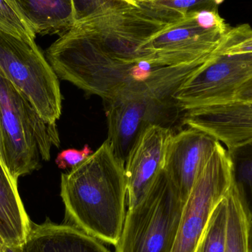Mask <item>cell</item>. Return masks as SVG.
<instances>
[{"mask_svg":"<svg viewBox=\"0 0 252 252\" xmlns=\"http://www.w3.org/2000/svg\"><path fill=\"white\" fill-rule=\"evenodd\" d=\"M76 22L138 4L136 0H72Z\"/></svg>","mask_w":252,"mask_h":252,"instance_id":"obj_18","label":"cell"},{"mask_svg":"<svg viewBox=\"0 0 252 252\" xmlns=\"http://www.w3.org/2000/svg\"><path fill=\"white\" fill-rule=\"evenodd\" d=\"M0 28L26 39L35 40L36 37L10 0H0Z\"/></svg>","mask_w":252,"mask_h":252,"instance_id":"obj_19","label":"cell"},{"mask_svg":"<svg viewBox=\"0 0 252 252\" xmlns=\"http://www.w3.org/2000/svg\"><path fill=\"white\" fill-rule=\"evenodd\" d=\"M248 250L249 252H252V219L250 221L248 229Z\"/></svg>","mask_w":252,"mask_h":252,"instance_id":"obj_24","label":"cell"},{"mask_svg":"<svg viewBox=\"0 0 252 252\" xmlns=\"http://www.w3.org/2000/svg\"><path fill=\"white\" fill-rule=\"evenodd\" d=\"M31 219L18 190V181L0 158V245L22 247L31 230Z\"/></svg>","mask_w":252,"mask_h":252,"instance_id":"obj_13","label":"cell"},{"mask_svg":"<svg viewBox=\"0 0 252 252\" xmlns=\"http://www.w3.org/2000/svg\"><path fill=\"white\" fill-rule=\"evenodd\" d=\"M0 247H1V245H0Z\"/></svg>","mask_w":252,"mask_h":252,"instance_id":"obj_28","label":"cell"},{"mask_svg":"<svg viewBox=\"0 0 252 252\" xmlns=\"http://www.w3.org/2000/svg\"><path fill=\"white\" fill-rule=\"evenodd\" d=\"M0 126L3 163L18 181L48 161L53 146H60L56 125L46 122L31 102L0 73Z\"/></svg>","mask_w":252,"mask_h":252,"instance_id":"obj_4","label":"cell"},{"mask_svg":"<svg viewBox=\"0 0 252 252\" xmlns=\"http://www.w3.org/2000/svg\"><path fill=\"white\" fill-rule=\"evenodd\" d=\"M226 198L229 213L225 252H249L248 229L251 219L232 181L226 192Z\"/></svg>","mask_w":252,"mask_h":252,"instance_id":"obj_15","label":"cell"},{"mask_svg":"<svg viewBox=\"0 0 252 252\" xmlns=\"http://www.w3.org/2000/svg\"><path fill=\"white\" fill-rule=\"evenodd\" d=\"M219 47L176 92L175 98L185 112L232 103L238 89L252 76V52L220 53Z\"/></svg>","mask_w":252,"mask_h":252,"instance_id":"obj_8","label":"cell"},{"mask_svg":"<svg viewBox=\"0 0 252 252\" xmlns=\"http://www.w3.org/2000/svg\"><path fill=\"white\" fill-rule=\"evenodd\" d=\"M212 56L188 64L156 68L145 76L126 84L104 102L106 141L119 159L126 163L136 139L149 126L173 129L177 121L182 123L185 111L175 94L182 83Z\"/></svg>","mask_w":252,"mask_h":252,"instance_id":"obj_3","label":"cell"},{"mask_svg":"<svg viewBox=\"0 0 252 252\" xmlns=\"http://www.w3.org/2000/svg\"><path fill=\"white\" fill-rule=\"evenodd\" d=\"M232 179L252 219V139L226 148Z\"/></svg>","mask_w":252,"mask_h":252,"instance_id":"obj_16","label":"cell"},{"mask_svg":"<svg viewBox=\"0 0 252 252\" xmlns=\"http://www.w3.org/2000/svg\"><path fill=\"white\" fill-rule=\"evenodd\" d=\"M185 16L154 0L138 1L76 22L45 56L59 78L107 101L126 84L162 67L153 38Z\"/></svg>","mask_w":252,"mask_h":252,"instance_id":"obj_1","label":"cell"},{"mask_svg":"<svg viewBox=\"0 0 252 252\" xmlns=\"http://www.w3.org/2000/svg\"><path fill=\"white\" fill-rule=\"evenodd\" d=\"M0 158L3 161L2 141H1V126H0Z\"/></svg>","mask_w":252,"mask_h":252,"instance_id":"obj_26","label":"cell"},{"mask_svg":"<svg viewBox=\"0 0 252 252\" xmlns=\"http://www.w3.org/2000/svg\"><path fill=\"white\" fill-rule=\"evenodd\" d=\"M182 124L213 135L226 148L252 139V103L238 102L185 111Z\"/></svg>","mask_w":252,"mask_h":252,"instance_id":"obj_11","label":"cell"},{"mask_svg":"<svg viewBox=\"0 0 252 252\" xmlns=\"http://www.w3.org/2000/svg\"><path fill=\"white\" fill-rule=\"evenodd\" d=\"M233 102L252 103V76L238 89Z\"/></svg>","mask_w":252,"mask_h":252,"instance_id":"obj_23","label":"cell"},{"mask_svg":"<svg viewBox=\"0 0 252 252\" xmlns=\"http://www.w3.org/2000/svg\"><path fill=\"white\" fill-rule=\"evenodd\" d=\"M136 1H151V0H136Z\"/></svg>","mask_w":252,"mask_h":252,"instance_id":"obj_27","label":"cell"},{"mask_svg":"<svg viewBox=\"0 0 252 252\" xmlns=\"http://www.w3.org/2000/svg\"><path fill=\"white\" fill-rule=\"evenodd\" d=\"M155 1L185 15L201 10H219V5L223 0H155Z\"/></svg>","mask_w":252,"mask_h":252,"instance_id":"obj_21","label":"cell"},{"mask_svg":"<svg viewBox=\"0 0 252 252\" xmlns=\"http://www.w3.org/2000/svg\"><path fill=\"white\" fill-rule=\"evenodd\" d=\"M219 142L213 135L192 127L174 133L170 138L163 170L176 187L184 204L201 167Z\"/></svg>","mask_w":252,"mask_h":252,"instance_id":"obj_9","label":"cell"},{"mask_svg":"<svg viewBox=\"0 0 252 252\" xmlns=\"http://www.w3.org/2000/svg\"><path fill=\"white\" fill-rule=\"evenodd\" d=\"M35 35H63L76 23L72 0H10Z\"/></svg>","mask_w":252,"mask_h":252,"instance_id":"obj_14","label":"cell"},{"mask_svg":"<svg viewBox=\"0 0 252 252\" xmlns=\"http://www.w3.org/2000/svg\"><path fill=\"white\" fill-rule=\"evenodd\" d=\"M228 213L229 207L226 193L215 208L195 252L226 251Z\"/></svg>","mask_w":252,"mask_h":252,"instance_id":"obj_17","label":"cell"},{"mask_svg":"<svg viewBox=\"0 0 252 252\" xmlns=\"http://www.w3.org/2000/svg\"><path fill=\"white\" fill-rule=\"evenodd\" d=\"M0 252H22L21 247H6L1 246L0 247Z\"/></svg>","mask_w":252,"mask_h":252,"instance_id":"obj_25","label":"cell"},{"mask_svg":"<svg viewBox=\"0 0 252 252\" xmlns=\"http://www.w3.org/2000/svg\"><path fill=\"white\" fill-rule=\"evenodd\" d=\"M174 133L169 127L151 126L136 139L125 163L128 208L139 204L163 170L167 144Z\"/></svg>","mask_w":252,"mask_h":252,"instance_id":"obj_10","label":"cell"},{"mask_svg":"<svg viewBox=\"0 0 252 252\" xmlns=\"http://www.w3.org/2000/svg\"><path fill=\"white\" fill-rule=\"evenodd\" d=\"M219 53H235L252 52V28L249 25H242L229 29L225 34Z\"/></svg>","mask_w":252,"mask_h":252,"instance_id":"obj_20","label":"cell"},{"mask_svg":"<svg viewBox=\"0 0 252 252\" xmlns=\"http://www.w3.org/2000/svg\"><path fill=\"white\" fill-rule=\"evenodd\" d=\"M61 197L68 223L116 247L125 223L127 185L125 163L107 141L62 175Z\"/></svg>","mask_w":252,"mask_h":252,"instance_id":"obj_2","label":"cell"},{"mask_svg":"<svg viewBox=\"0 0 252 252\" xmlns=\"http://www.w3.org/2000/svg\"><path fill=\"white\" fill-rule=\"evenodd\" d=\"M22 252H112L101 241L74 225L53 223L49 219L41 224L31 223Z\"/></svg>","mask_w":252,"mask_h":252,"instance_id":"obj_12","label":"cell"},{"mask_svg":"<svg viewBox=\"0 0 252 252\" xmlns=\"http://www.w3.org/2000/svg\"><path fill=\"white\" fill-rule=\"evenodd\" d=\"M0 73L31 102L38 115L56 125L62 113L59 77L35 40L0 28Z\"/></svg>","mask_w":252,"mask_h":252,"instance_id":"obj_6","label":"cell"},{"mask_svg":"<svg viewBox=\"0 0 252 252\" xmlns=\"http://www.w3.org/2000/svg\"><path fill=\"white\" fill-rule=\"evenodd\" d=\"M184 206L161 170L139 204L127 210L116 252H172Z\"/></svg>","mask_w":252,"mask_h":252,"instance_id":"obj_5","label":"cell"},{"mask_svg":"<svg viewBox=\"0 0 252 252\" xmlns=\"http://www.w3.org/2000/svg\"><path fill=\"white\" fill-rule=\"evenodd\" d=\"M93 154V150L88 145H84L81 150L74 148L64 150L58 154L56 158V164L59 168L63 170L73 168L85 161Z\"/></svg>","mask_w":252,"mask_h":252,"instance_id":"obj_22","label":"cell"},{"mask_svg":"<svg viewBox=\"0 0 252 252\" xmlns=\"http://www.w3.org/2000/svg\"><path fill=\"white\" fill-rule=\"evenodd\" d=\"M231 163L221 142L201 167L185 202L172 252H195L216 206L232 184Z\"/></svg>","mask_w":252,"mask_h":252,"instance_id":"obj_7","label":"cell"}]
</instances>
